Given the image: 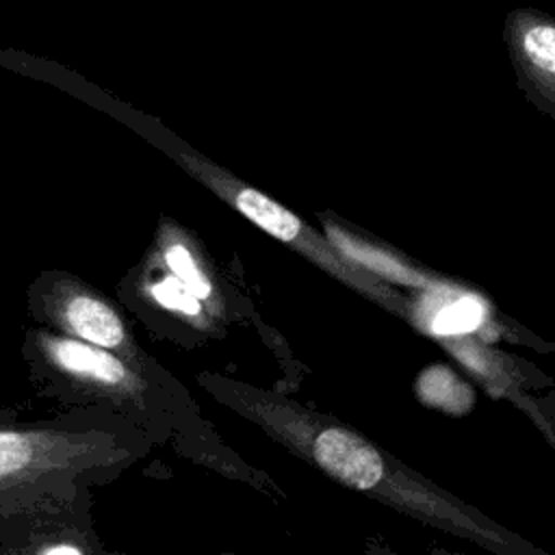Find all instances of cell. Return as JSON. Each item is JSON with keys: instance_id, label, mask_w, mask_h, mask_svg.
<instances>
[{"instance_id": "cell-1", "label": "cell", "mask_w": 555, "mask_h": 555, "mask_svg": "<svg viewBox=\"0 0 555 555\" xmlns=\"http://www.w3.org/2000/svg\"><path fill=\"white\" fill-rule=\"evenodd\" d=\"M234 397L249 405V418L262 423L288 449L340 486L362 492L416 522L475 542L494 555H544L540 546L332 416L256 392H236Z\"/></svg>"}, {"instance_id": "cell-2", "label": "cell", "mask_w": 555, "mask_h": 555, "mask_svg": "<svg viewBox=\"0 0 555 555\" xmlns=\"http://www.w3.org/2000/svg\"><path fill=\"white\" fill-rule=\"evenodd\" d=\"M178 163L186 171H191L193 178H197L210 191H215L223 202H228L236 212H241L245 219L258 225L262 232L282 241L291 249L299 251L319 269L336 278L358 295L366 297L369 301L377 304L390 314L401 317L403 321L414 325L416 306L408 295H403L399 288H395L388 280H384L375 271L349 258L330 238L321 236L317 230H312L308 223H304L297 215H293L288 208L278 204L273 197L241 182L238 178L230 176L225 169L217 167L215 163L189 150H182L178 154Z\"/></svg>"}, {"instance_id": "cell-3", "label": "cell", "mask_w": 555, "mask_h": 555, "mask_svg": "<svg viewBox=\"0 0 555 555\" xmlns=\"http://www.w3.org/2000/svg\"><path fill=\"white\" fill-rule=\"evenodd\" d=\"M503 41L518 89L555 119V17L533 7L512 9L503 22Z\"/></svg>"}, {"instance_id": "cell-4", "label": "cell", "mask_w": 555, "mask_h": 555, "mask_svg": "<svg viewBox=\"0 0 555 555\" xmlns=\"http://www.w3.org/2000/svg\"><path fill=\"white\" fill-rule=\"evenodd\" d=\"M41 351L59 371L78 382L121 395L139 390V379L117 356H113L111 349L85 343L80 338L43 336Z\"/></svg>"}, {"instance_id": "cell-5", "label": "cell", "mask_w": 555, "mask_h": 555, "mask_svg": "<svg viewBox=\"0 0 555 555\" xmlns=\"http://www.w3.org/2000/svg\"><path fill=\"white\" fill-rule=\"evenodd\" d=\"M56 317L61 325L76 338L130 356L132 345L126 334V325L119 314L100 297L82 291H74L59 297Z\"/></svg>"}, {"instance_id": "cell-6", "label": "cell", "mask_w": 555, "mask_h": 555, "mask_svg": "<svg viewBox=\"0 0 555 555\" xmlns=\"http://www.w3.org/2000/svg\"><path fill=\"white\" fill-rule=\"evenodd\" d=\"M163 256L171 275H176L195 297H199L202 301L215 299V286L210 278L204 273L195 254L189 249L184 241H169L163 247Z\"/></svg>"}, {"instance_id": "cell-7", "label": "cell", "mask_w": 555, "mask_h": 555, "mask_svg": "<svg viewBox=\"0 0 555 555\" xmlns=\"http://www.w3.org/2000/svg\"><path fill=\"white\" fill-rule=\"evenodd\" d=\"M503 397L518 408L555 451V392L531 395L522 388H507Z\"/></svg>"}, {"instance_id": "cell-8", "label": "cell", "mask_w": 555, "mask_h": 555, "mask_svg": "<svg viewBox=\"0 0 555 555\" xmlns=\"http://www.w3.org/2000/svg\"><path fill=\"white\" fill-rule=\"evenodd\" d=\"M41 453V444L33 436L20 431H0V479L26 473V468L37 464Z\"/></svg>"}, {"instance_id": "cell-9", "label": "cell", "mask_w": 555, "mask_h": 555, "mask_svg": "<svg viewBox=\"0 0 555 555\" xmlns=\"http://www.w3.org/2000/svg\"><path fill=\"white\" fill-rule=\"evenodd\" d=\"M150 295L154 301H158L163 308L176 310L184 317L197 319L204 310V301L195 297L176 275H165L163 280L154 282L150 286Z\"/></svg>"}, {"instance_id": "cell-10", "label": "cell", "mask_w": 555, "mask_h": 555, "mask_svg": "<svg viewBox=\"0 0 555 555\" xmlns=\"http://www.w3.org/2000/svg\"><path fill=\"white\" fill-rule=\"evenodd\" d=\"M43 553H78L76 546H50V548H43Z\"/></svg>"}]
</instances>
